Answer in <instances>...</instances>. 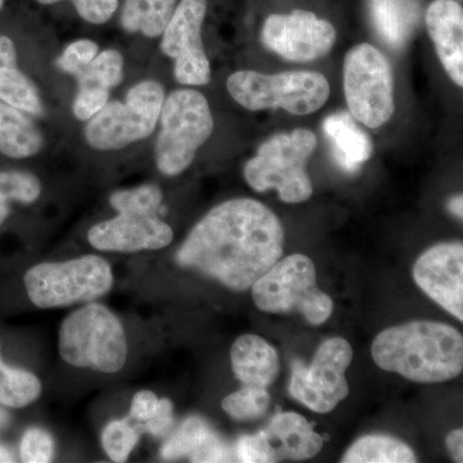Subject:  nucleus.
Segmentation results:
<instances>
[{
  "mask_svg": "<svg viewBox=\"0 0 463 463\" xmlns=\"http://www.w3.org/2000/svg\"><path fill=\"white\" fill-rule=\"evenodd\" d=\"M344 91L350 114L368 128H380L394 114V78L389 61L367 43L344 60Z\"/></svg>",
  "mask_w": 463,
  "mask_h": 463,
  "instance_id": "9d476101",
  "label": "nucleus"
},
{
  "mask_svg": "<svg viewBox=\"0 0 463 463\" xmlns=\"http://www.w3.org/2000/svg\"><path fill=\"white\" fill-rule=\"evenodd\" d=\"M42 194L38 176L20 170L0 172V227L11 213L12 203H33Z\"/></svg>",
  "mask_w": 463,
  "mask_h": 463,
  "instance_id": "a878e982",
  "label": "nucleus"
},
{
  "mask_svg": "<svg viewBox=\"0 0 463 463\" xmlns=\"http://www.w3.org/2000/svg\"><path fill=\"white\" fill-rule=\"evenodd\" d=\"M164 99L165 90L158 81L134 84L123 102H109L87 121L85 141L97 151H118L148 138L156 129Z\"/></svg>",
  "mask_w": 463,
  "mask_h": 463,
  "instance_id": "6e6552de",
  "label": "nucleus"
},
{
  "mask_svg": "<svg viewBox=\"0 0 463 463\" xmlns=\"http://www.w3.org/2000/svg\"><path fill=\"white\" fill-rule=\"evenodd\" d=\"M41 5H50L63 0H38ZM79 16L93 25H102L114 16L118 0H70Z\"/></svg>",
  "mask_w": 463,
  "mask_h": 463,
  "instance_id": "c9c22d12",
  "label": "nucleus"
},
{
  "mask_svg": "<svg viewBox=\"0 0 463 463\" xmlns=\"http://www.w3.org/2000/svg\"><path fill=\"white\" fill-rule=\"evenodd\" d=\"M0 100L27 115L44 114L38 88L18 66H0Z\"/></svg>",
  "mask_w": 463,
  "mask_h": 463,
  "instance_id": "b1692460",
  "label": "nucleus"
},
{
  "mask_svg": "<svg viewBox=\"0 0 463 463\" xmlns=\"http://www.w3.org/2000/svg\"><path fill=\"white\" fill-rule=\"evenodd\" d=\"M21 459L26 463L50 462L54 453V441L50 432L39 428L29 429L20 446Z\"/></svg>",
  "mask_w": 463,
  "mask_h": 463,
  "instance_id": "f704fd0d",
  "label": "nucleus"
},
{
  "mask_svg": "<svg viewBox=\"0 0 463 463\" xmlns=\"http://www.w3.org/2000/svg\"><path fill=\"white\" fill-rule=\"evenodd\" d=\"M316 146V136L307 129L276 134L259 147L257 156L246 163V182L257 192L276 190L283 203L309 200L313 185L307 164Z\"/></svg>",
  "mask_w": 463,
  "mask_h": 463,
  "instance_id": "7ed1b4c3",
  "label": "nucleus"
},
{
  "mask_svg": "<svg viewBox=\"0 0 463 463\" xmlns=\"http://www.w3.org/2000/svg\"><path fill=\"white\" fill-rule=\"evenodd\" d=\"M207 0H181L164 29L161 51L174 60V75L183 85H206L212 79L203 50V32Z\"/></svg>",
  "mask_w": 463,
  "mask_h": 463,
  "instance_id": "f8f14e48",
  "label": "nucleus"
},
{
  "mask_svg": "<svg viewBox=\"0 0 463 463\" xmlns=\"http://www.w3.org/2000/svg\"><path fill=\"white\" fill-rule=\"evenodd\" d=\"M447 448L455 462H463V430L457 429L447 437Z\"/></svg>",
  "mask_w": 463,
  "mask_h": 463,
  "instance_id": "a19ab883",
  "label": "nucleus"
},
{
  "mask_svg": "<svg viewBox=\"0 0 463 463\" xmlns=\"http://www.w3.org/2000/svg\"><path fill=\"white\" fill-rule=\"evenodd\" d=\"M0 462H14V453L2 444H0Z\"/></svg>",
  "mask_w": 463,
  "mask_h": 463,
  "instance_id": "37998d69",
  "label": "nucleus"
},
{
  "mask_svg": "<svg viewBox=\"0 0 463 463\" xmlns=\"http://www.w3.org/2000/svg\"><path fill=\"white\" fill-rule=\"evenodd\" d=\"M231 361L234 374L245 385L268 388L279 373V353L258 335H242L234 341Z\"/></svg>",
  "mask_w": 463,
  "mask_h": 463,
  "instance_id": "f3484780",
  "label": "nucleus"
},
{
  "mask_svg": "<svg viewBox=\"0 0 463 463\" xmlns=\"http://www.w3.org/2000/svg\"><path fill=\"white\" fill-rule=\"evenodd\" d=\"M237 461L245 463L276 462L279 461L276 449L265 431L254 435H245L237 441Z\"/></svg>",
  "mask_w": 463,
  "mask_h": 463,
  "instance_id": "473e14b6",
  "label": "nucleus"
},
{
  "mask_svg": "<svg viewBox=\"0 0 463 463\" xmlns=\"http://www.w3.org/2000/svg\"><path fill=\"white\" fill-rule=\"evenodd\" d=\"M270 397L267 388L246 385L228 395L222 402L224 412L239 421H251L263 417L269 408Z\"/></svg>",
  "mask_w": 463,
  "mask_h": 463,
  "instance_id": "cd10ccee",
  "label": "nucleus"
},
{
  "mask_svg": "<svg viewBox=\"0 0 463 463\" xmlns=\"http://www.w3.org/2000/svg\"><path fill=\"white\" fill-rule=\"evenodd\" d=\"M174 422L173 403L169 399H158L156 411L152 414L148 421L143 423L139 428L146 429L154 437H165L167 431L172 429Z\"/></svg>",
  "mask_w": 463,
  "mask_h": 463,
  "instance_id": "4c0bfd02",
  "label": "nucleus"
},
{
  "mask_svg": "<svg viewBox=\"0 0 463 463\" xmlns=\"http://www.w3.org/2000/svg\"><path fill=\"white\" fill-rule=\"evenodd\" d=\"M426 25L441 65L458 87L463 85V9L456 0H434Z\"/></svg>",
  "mask_w": 463,
  "mask_h": 463,
  "instance_id": "dca6fc26",
  "label": "nucleus"
},
{
  "mask_svg": "<svg viewBox=\"0 0 463 463\" xmlns=\"http://www.w3.org/2000/svg\"><path fill=\"white\" fill-rule=\"evenodd\" d=\"M236 450L232 449L210 429L199 446L190 453L191 462H232L236 461Z\"/></svg>",
  "mask_w": 463,
  "mask_h": 463,
  "instance_id": "e433bc0d",
  "label": "nucleus"
},
{
  "mask_svg": "<svg viewBox=\"0 0 463 463\" xmlns=\"http://www.w3.org/2000/svg\"><path fill=\"white\" fill-rule=\"evenodd\" d=\"M252 298L267 313H300L319 326L330 318L334 301L317 288L315 263L303 254L279 259L252 285Z\"/></svg>",
  "mask_w": 463,
  "mask_h": 463,
  "instance_id": "0eeeda50",
  "label": "nucleus"
},
{
  "mask_svg": "<svg viewBox=\"0 0 463 463\" xmlns=\"http://www.w3.org/2000/svg\"><path fill=\"white\" fill-rule=\"evenodd\" d=\"M99 53V47L96 42L79 39L67 45L62 54L57 58V67L76 78Z\"/></svg>",
  "mask_w": 463,
  "mask_h": 463,
  "instance_id": "2f4dec72",
  "label": "nucleus"
},
{
  "mask_svg": "<svg viewBox=\"0 0 463 463\" xmlns=\"http://www.w3.org/2000/svg\"><path fill=\"white\" fill-rule=\"evenodd\" d=\"M373 358L381 370L414 383H446L462 373L463 337L444 323H404L374 337Z\"/></svg>",
  "mask_w": 463,
  "mask_h": 463,
  "instance_id": "f03ea898",
  "label": "nucleus"
},
{
  "mask_svg": "<svg viewBox=\"0 0 463 463\" xmlns=\"http://www.w3.org/2000/svg\"><path fill=\"white\" fill-rule=\"evenodd\" d=\"M42 392V383L35 374L9 367L0 358V404L24 408L32 404Z\"/></svg>",
  "mask_w": 463,
  "mask_h": 463,
  "instance_id": "393cba45",
  "label": "nucleus"
},
{
  "mask_svg": "<svg viewBox=\"0 0 463 463\" xmlns=\"http://www.w3.org/2000/svg\"><path fill=\"white\" fill-rule=\"evenodd\" d=\"M285 231L257 200H228L194 225L178 252L179 265L199 270L233 291H246L283 254Z\"/></svg>",
  "mask_w": 463,
  "mask_h": 463,
  "instance_id": "f257e3e1",
  "label": "nucleus"
},
{
  "mask_svg": "<svg viewBox=\"0 0 463 463\" xmlns=\"http://www.w3.org/2000/svg\"><path fill=\"white\" fill-rule=\"evenodd\" d=\"M124 79V57L116 50L99 52L96 58L76 76L78 84L97 85L112 90Z\"/></svg>",
  "mask_w": 463,
  "mask_h": 463,
  "instance_id": "bb28decb",
  "label": "nucleus"
},
{
  "mask_svg": "<svg viewBox=\"0 0 463 463\" xmlns=\"http://www.w3.org/2000/svg\"><path fill=\"white\" fill-rule=\"evenodd\" d=\"M353 361L352 345L343 337L326 340L312 364H292L288 392L291 397L317 413H328L349 395L345 373Z\"/></svg>",
  "mask_w": 463,
  "mask_h": 463,
  "instance_id": "9b49d317",
  "label": "nucleus"
},
{
  "mask_svg": "<svg viewBox=\"0 0 463 463\" xmlns=\"http://www.w3.org/2000/svg\"><path fill=\"white\" fill-rule=\"evenodd\" d=\"M58 349L67 364L103 373H118L128 356L123 325L100 304H90L67 317Z\"/></svg>",
  "mask_w": 463,
  "mask_h": 463,
  "instance_id": "20e7f679",
  "label": "nucleus"
},
{
  "mask_svg": "<svg viewBox=\"0 0 463 463\" xmlns=\"http://www.w3.org/2000/svg\"><path fill=\"white\" fill-rule=\"evenodd\" d=\"M160 134L155 145L157 169L165 175H179L194 163L197 151L214 130L209 102L194 90H174L161 109Z\"/></svg>",
  "mask_w": 463,
  "mask_h": 463,
  "instance_id": "39448f33",
  "label": "nucleus"
},
{
  "mask_svg": "<svg viewBox=\"0 0 463 463\" xmlns=\"http://www.w3.org/2000/svg\"><path fill=\"white\" fill-rule=\"evenodd\" d=\"M0 66H17V52L14 43L5 35H0Z\"/></svg>",
  "mask_w": 463,
  "mask_h": 463,
  "instance_id": "ea45409f",
  "label": "nucleus"
},
{
  "mask_svg": "<svg viewBox=\"0 0 463 463\" xmlns=\"http://www.w3.org/2000/svg\"><path fill=\"white\" fill-rule=\"evenodd\" d=\"M261 42L285 60L310 62L332 50L336 30L313 12L297 9L288 14H270L261 30Z\"/></svg>",
  "mask_w": 463,
  "mask_h": 463,
  "instance_id": "ddd939ff",
  "label": "nucleus"
},
{
  "mask_svg": "<svg viewBox=\"0 0 463 463\" xmlns=\"http://www.w3.org/2000/svg\"><path fill=\"white\" fill-rule=\"evenodd\" d=\"M420 288L459 322L463 321V245L444 242L423 252L413 268Z\"/></svg>",
  "mask_w": 463,
  "mask_h": 463,
  "instance_id": "4468645a",
  "label": "nucleus"
},
{
  "mask_svg": "<svg viewBox=\"0 0 463 463\" xmlns=\"http://www.w3.org/2000/svg\"><path fill=\"white\" fill-rule=\"evenodd\" d=\"M323 132L334 148L335 160L345 172L355 173L362 164L370 160L373 141L350 112L339 111L328 116L323 121Z\"/></svg>",
  "mask_w": 463,
  "mask_h": 463,
  "instance_id": "a211bd4d",
  "label": "nucleus"
},
{
  "mask_svg": "<svg viewBox=\"0 0 463 463\" xmlns=\"http://www.w3.org/2000/svg\"><path fill=\"white\" fill-rule=\"evenodd\" d=\"M138 440L139 432L128 419L109 422L102 434L103 448L115 462L127 461Z\"/></svg>",
  "mask_w": 463,
  "mask_h": 463,
  "instance_id": "c756f323",
  "label": "nucleus"
},
{
  "mask_svg": "<svg viewBox=\"0 0 463 463\" xmlns=\"http://www.w3.org/2000/svg\"><path fill=\"white\" fill-rule=\"evenodd\" d=\"M24 282L33 306L50 309L103 297L112 288L114 274L105 259L87 255L62 263L35 265L27 270Z\"/></svg>",
  "mask_w": 463,
  "mask_h": 463,
  "instance_id": "1a4fd4ad",
  "label": "nucleus"
},
{
  "mask_svg": "<svg viewBox=\"0 0 463 463\" xmlns=\"http://www.w3.org/2000/svg\"><path fill=\"white\" fill-rule=\"evenodd\" d=\"M270 441H277V456L294 461L312 458L321 452L322 435L317 434L306 417L294 412L277 414L265 430Z\"/></svg>",
  "mask_w": 463,
  "mask_h": 463,
  "instance_id": "6ab92c4d",
  "label": "nucleus"
},
{
  "mask_svg": "<svg viewBox=\"0 0 463 463\" xmlns=\"http://www.w3.org/2000/svg\"><path fill=\"white\" fill-rule=\"evenodd\" d=\"M3 5H5V0H0V9L3 8Z\"/></svg>",
  "mask_w": 463,
  "mask_h": 463,
  "instance_id": "a18cd8bd",
  "label": "nucleus"
},
{
  "mask_svg": "<svg viewBox=\"0 0 463 463\" xmlns=\"http://www.w3.org/2000/svg\"><path fill=\"white\" fill-rule=\"evenodd\" d=\"M8 422V414L5 412V411H3L2 408H0V429L3 428V426H5V423Z\"/></svg>",
  "mask_w": 463,
  "mask_h": 463,
  "instance_id": "c03bdc74",
  "label": "nucleus"
},
{
  "mask_svg": "<svg viewBox=\"0 0 463 463\" xmlns=\"http://www.w3.org/2000/svg\"><path fill=\"white\" fill-rule=\"evenodd\" d=\"M377 32L392 47L404 45L416 25V8L411 0H373Z\"/></svg>",
  "mask_w": 463,
  "mask_h": 463,
  "instance_id": "4be33fe9",
  "label": "nucleus"
},
{
  "mask_svg": "<svg viewBox=\"0 0 463 463\" xmlns=\"http://www.w3.org/2000/svg\"><path fill=\"white\" fill-rule=\"evenodd\" d=\"M448 207H449V212L452 213L453 215H456L457 218L462 219V216H463L462 194H458V196L453 197V199L449 201V203H448Z\"/></svg>",
  "mask_w": 463,
  "mask_h": 463,
  "instance_id": "79ce46f5",
  "label": "nucleus"
},
{
  "mask_svg": "<svg viewBox=\"0 0 463 463\" xmlns=\"http://www.w3.org/2000/svg\"><path fill=\"white\" fill-rule=\"evenodd\" d=\"M173 237L172 227L157 215L125 213L93 225L88 232V241L94 249L114 252L164 249Z\"/></svg>",
  "mask_w": 463,
  "mask_h": 463,
  "instance_id": "2eb2a0df",
  "label": "nucleus"
},
{
  "mask_svg": "<svg viewBox=\"0 0 463 463\" xmlns=\"http://www.w3.org/2000/svg\"><path fill=\"white\" fill-rule=\"evenodd\" d=\"M227 90L232 99L250 111L283 109L292 115L318 111L330 97V83L319 72L286 71L267 75L257 71L233 72Z\"/></svg>",
  "mask_w": 463,
  "mask_h": 463,
  "instance_id": "423d86ee",
  "label": "nucleus"
},
{
  "mask_svg": "<svg viewBox=\"0 0 463 463\" xmlns=\"http://www.w3.org/2000/svg\"><path fill=\"white\" fill-rule=\"evenodd\" d=\"M344 463H414L417 457L412 449L399 440L386 435H367L358 439L346 450Z\"/></svg>",
  "mask_w": 463,
  "mask_h": 463,
  "instance_id": "5701e85b",
  "label": "nucleus"
},
{
  "mask_svg": "<svg viewBox=\"0 0 463 463\" xmlns=\"http://www.w3.org/2000/svg\"><path fill=\"white\" fill-rule=\"evenodd\" d=\"M157 404L158 398L155 392H149V390H142V392H137L134 395L128 420L143 425V423L151 419L152 414L156 411Z\"/></svg>",
  "mask_w": 463,
  "mask_h": 463,
  "instance_id": "58836bf2",
  "label": "nucleus"
},
{
  "mask_svg": "<svg viewBox=\"0 0 463 463\" xmlns=\"http://www.w3.org/2000/svg\"><path fill=\"white\" fill-rule=\"evenodd\" d=\"M178 0H124L120 23L127 33L157 38L172 17Z\"/></svg>",
  "mask_w": 463,
  "mask_h": 463,
  "instance_id": "412c9836",
  "label": "nucleus"
},
{
  "mask_svg": "<svg viewBox=\"0 0 463 463\" xmlns=\"http://www.w3.org/2000/svg\"><path fill=\"white\" fill-rule=\"evenodd\" d=\"M210 430L207 423L199 417H190L182 423L178 431L164 444L161 456L165 459L179 458L190 456L192 450L199 446L200 441Z\"/></svg>",
  "mask_w": 463,
  "mask_h": 463,
  "instance_id": "7c9ffc66",
  "label": "nucleus"
},
{
  "mask_svg": "<svg viewBox=\"0 0 463 463\" xmlns=\"http://www.w3.org/2000/svg\"><path fill=\"white\" fill-rule=\"evenodd\" d=\"M72 112L79 121H90L109 103V90L90 84H78Z\"/></svg>",
  "mask_w": 463,
  "mask_h": 463,
  "instance_id": "72a5a7b5",
  "label": "nucleus"
},
{
  "mask_svg": "<svg viewBox=\"0 0 463 463\" xmlns=\"http://www.w3.org/2000/svg\"><path fill=\"white\" fill-rule=\"evenodd\" d=\"M161 203L163 192L154 184L116 191L109 196V203L116 212L125 214L157 215Z\"/></svg>",
  "mask_w": 463,
  "mask_h": 463,
  "instance_id": "c85d7f7f",
  "label": "nucleus"
},
{
  "mask_svg": "<svg viewBox=\"0 0 463 463\" xmlns=\"http://www.w3.org/2000/svg\"><path fill=\"white\" fill-rule=\"evenodd\" d=\"M44 138L32 118L14 106L0 100V154L11 158L35 156Z\"/></svg>",
  "mask_w": 463,
  "mask_h": 463,
  "instance_id": "aec40b11",
  "label": "nucleus"
}]
</instances>
